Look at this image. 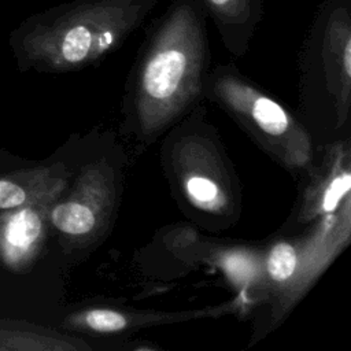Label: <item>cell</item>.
<instances>
[{"label":"cell","mask_w":351,"mask_h":351,"mask_svg":"<svg viewBox=\"0 0 351 351\" xmlns=\"http://www.w3.org/2000/svg\"><path fill=\"white\" fill-rule=\"evenodd\" d=\"M206 14L170 0L149 26L134 69V111L144 136L158 134L200 93L208 63Z\"/></svg>","instance_id":"obj_1"},{"label":"cell","mask_w":351,"mask_h":351,"mask_svg":"<svg viewBox=\"0 0 351 351\" xmlns=\"http://www.w3.org/2000/svg\"><path fill=\"white\" fill-rule=\"evenodd\" d=\"M159 0H73L27 18L14 33L22 60L44 71H71L117 51Z\"/></svg>","instance_id":"obj_2"},{"label":"cell","mask_w":351,"mask_h":351,"mask_svg":"<svg viewBox=\"0 0 351 351\" xmlns=\"http://www.w3.org/2000/svg\"><path fill=\"white\" fill-rule=\"evenodd\" d=\"M219 103L284 166L300 171L313 165L308 132L277 100L265 95L233 67H218L211 78Z\"/></svg>","instance_id":"obj_3"},{"label":"cell","mask_w":351,"mask_h":351,"mask_svg":"<svg viewBox=\"0 0 351 351\" xmlns=\"http://www.w3.org/2000/svg\"><path fill=\"white\" fill-rule=\"evenodd\" d=\"M350 197L337 211L315 219L313 229L295 240H280L263 258L265 285L284 313L298 302L350 240Z\"/></svg>","instance_id":"obj_4"},{"label":"cell","mask_w":351,"mask_h":351,"mask_svg":"<svg viewBox=\"0 0 351 351\" xmlns=\"http://www.w3.org/2000/svg\"><path fill=\"white\" fill-rule=\"evenodd\" d=\"M115 174L106 160L85 166L71 191L51 204L48 219L63 241L85 247L106 230L115 197Z\"/></svg>","instance_id":"obj_5"},{"label":"cell","mask_w":351,"mask_h":351,"mask_svg":"<svg viewBox=\"0 0 351 351\" xmlns=\"http://www.w3.org/2000/svg\"><path fill=\"white\" fill-rule=\"evenodd\" d=\"M304 60L322 73L336 97L340 119L350 104L351 88V0H322L306 40Z\"/></svg>","instance_id":"obj_6"},{"label":"cell","mask_w":351,"mask_h":351,"mask_svg":"<svg viewBox=\"0 0 351 351\" xmlns=\"http://www.w3.org/2000/svg\"><path fill=\"white\" fill-rule=\"evenodd\" d=\"M174 171L188 202L208 214L225 215L232 208L228 174L215 149L200 137L181 140L173 154Z\"/></svg>","instance_id":"obj_7"},{"label":"cell","mask_w":351,"mask_h":351,"mask_svg":"<svg viewBox=\"0 0 351 351\" xmlns=\"http://www.w3.org/2000/svg\"><path fill=\"white\" fill-rule=\"evenodd\" d=\"M304 186L299 204L298 222L310 223L339 210L350 197L351 160L347 141H336L326 151Z\"/></svg>","instance_id":"obj_8"},{"label":"cell","mask_w":351,"mask_h":351,"mask_svg":"<svg viewBox=\"0 0 351 351\" xmlns=\"http://www.w3.org/2000/svg\"><path fill=\"white\" fill-rule=\"evenodd\" d=\"M51 204L0 210V261L5 266L22 269L37 255L49 225Z\"/></svg>","instance_id":"obj_9"},{"label":"cell","mask_w":351,"mask_h":351,"mask_svg":"<svg viewBox=\"0 0 351 351\" xmlns=\"http://www.w3.org/2000/svg\"><path fill=\"white\" fill-rule=\"evenodd\" d=\"M67 186V173L59 165L34 166L0 176V210L53 203Z\"/></svg>","instance_id":"obj_10"},{"label":"cell","mask_w":351,"mask_h":351,"mask_svg":"<svg viewBox=\"0 0 351 351\" xmlns=\"http://www.w3.org/2000/svg\"><path fill=\"white\" fill-rule=\"evenodd\" d=\"M218 29L226 48L241 55L263 18L265 0H195Z\"/></svg>","instance_id":"obj_11"},{"label":"cell","mask_w":351,"mask_h":351,"mask_svg":"<svg viewBox=\"0 0 351 351\" xmlns=\"http://www.w3.org/2000/svg\"><path fill=\"white\" fill-rule=\"evenodd\" d=\"M206 313H129L111 307H93L74 313L66 318V325L74 330L90 333H118L126 329L160 324L177 319H189L191 317Z\"/></svg>","instance_id":"obj_12"},{"label":"cell","mask_w":351,"mask_h":351,"mask_svg":"<svg viewBox=\"0 0 351 351\" xmlns=\"http://www.w3.org/2000/svg\"><path fill=\"white\" fill-rule=\"evenodd\" d=\"M265 254L245 248H230L215 255V263L240 292H248L261 282L265 285Z\"/></svg>","instance_id":"obj_13"}]
</instances>
